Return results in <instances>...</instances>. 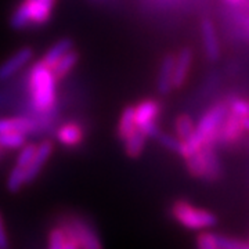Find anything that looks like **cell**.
Here are the masks:
<instances>
[{"label":"cell","instance_id":"obj_1","mask_svg":"<svg viewBox=\"0 0 249 249\" xmlns=\"http://www.w3.org/2000/svg\"><path fill=\"white\" fill-rule=\"evenodd\" d=\"M55 83L53 70L42 60L36 62L29 75V93L37 112H49L54 108L57 98Z\"/></svg>","mask_w":249,"mask_h":249},{"label":"cell","instance_id":"obj_2","mask_svg":"<svg viewBox=\"0 0 249 249\" xmlns=\"http://www.w3.org/2000/svg\"><path fill=\"white\" fill-rule=\"evenodd\" d=\"M173 219L187 230L205 231L217 224V216L202 208H196L184 199H178L170 208Z\"/></svg>","mask_w":249,"mask_h":249},{"label":"cell","instance_id":"obj_3","mask_svg":"<svg viewBox=\"0 0 249 249\" xmlns=\"http://www.w3.org/2000/svg\"><path fill=\"white\" fill-rule=\"evenodd\" d=\"M53 7L54 0H24L11 16L10 25L14 29L43 25L52 17Z\"/></svg>","mask_w":249,"mask_h":249},{"label":"cell","instance_id":"obj_4","mask_svg":"<svg viewBox=\"0 0 249 249\" xmlns=\"http://www.w3.org/2000/svg\"><path fill=\"white\" fill-rule=\"evenodd\" d=\"M184 160L188 172L196 178L216 180L220 175V163L212 147H204Z\"/></svg>","mask_w":249,"mask_h":249},{"label":"cell","instance_id":"obj_5","mask_svg":"<svg viewBox=\"0 0 249 249\" xmlns=\"http://www.w3.org/2000/svg\"><path fill=\"white\" fill-rule=\"evenodd\" d=\"M160 112V106L157 100L147 98L140 101L134 107V119H136V126L137 129L148 137L157 139L160 134V129L155 124L157 118Z\"/></svg>","mask_w":249,"mask_h":249},{"label":"cell","instance_id":"obj_6","mask_svg":"<svg viewBox=\"0 0 249 249\" xmlns=\"http://www.w3.org/2000/svg\"><path fill=\"white\" fill-rule=\"evenodd\" d=\"M65 234L75 241L79 249H103V244L98 238L96 230L89 223L79 217H73L62 227Z\"/></svg>","mask_w":249,"mask_h":249},{"label":"cell","instance_id":"obj_7","mask_svg":"<svg viewBox=\"0 0 249 249\" xmlns=\"http://www.w3.org/2000/svg\"><path fill=\"white\" fill-rule=\"evenodd\" d=\"M34 58L32 47H22L0 65V82L10 79Z\"/></svg>","mask_w":249,"mask_h":249},{"label":"cell","instance_id":"obj_8","mask_svg":"<svg viewBox=\"0 0 249 249\" xmlns=\"http://www.w3.org/2000/svg\"><path fill=\"white\" fill-rule=\"evenodd\" d=\"M54 145L50 140H45L43 142H40L36 147V152L34 155V160L29 163L27 169H25V184H29L35 180L39 173L42 172V168L46 165V162L49 160V158L53 154Z\"/></svg>","mask_w":249,"mask_h":249},{"label":"cell","instance_id":"obj_9","mask_svg":"<svg viewBox=\"0 0 249 249\" xmlns=\"http://www.w3.org/2000/svg\"><path fill=\"white\" fill-rule=\"evenodd\" d=\"M193 64V52L191 49L184 47L175 58L173 67V89H180L186 83L188 72Z\"/></svg>","mask_w":249,"mask_h":249},{"label":"cell","instance_id":"obj_10","mask_svg":"<svg viewBox=\"0 0 249 249\" xmlns=\"http://www.w3.org/2000/svg\"><path fill=\"white\" fill-rule=\"evenodd\" d=\"M201 32H202V39H204L205 54L208 60L217 61L220 57V46H219V39H217L213 22L211 19H204L201 24Z\"/></svg>","mask_w":249,"mask_h":249},{"label":"cell","instance_id":"obj_11","mask_svg":"<svg viewBox=\"0 0 249 249\" xmlns=\"http://www.w3.org/2000/svg\"><path fill=\"white\" fill-rule=\"evenodd\" d=\"M55 137L65 147H76L85 140V130L82 124L76 122H68V124H62L57 130Z\"/></svg>","mask_w":249,"mask_h":249},{"label":"cell","instance_id":"obj_12","mask_svg":"<svg viewBox=\"0 0 249 249\" xmlns=\"http://www.w3.org/2000/svg\"><path fill=\"white\" fill-rule=\"evenodd\" d=\"M244 133V127H242V122H241L240 116L234 115L230 111L227 112V115L223 121L222 127H220V133L219 137L223 142L232 144V142H238Z\"/></svg>","mask_w":249,"mask_h":249},{"label":"cell","instance_id":"obj_13","mask_svg":"<svg viewBox=\"0 0 249 249\" xmlns=\"http://www.w3.org/2000/svg\"><path fill=\"white\" fill-rule=\"evenodd\" d=\"M36 129V122L27 116L3 118L0 119V133H32Z\"/></svg>","mask_w":249,"mask_h":249},{"label":"cell","instance_id":"obj_14","mask_svg":"<svg viewBox=\"0 0 249 249\" xmlns=\"http://www.w3.org/2000/svg\"><path fill=\"white\" fill-rule=\"evenodd\" d=\"M175 54H168L160 64V75L157 80V89L158 93L165 96L169 94L170 90L173 89V67H175Z\"/></svg>","mask_w":249,"mask_h":249},{"label":"cell","instance_id":"obj_15","mask_svg":"<svg viewBox=\"0 0 249 249\" xmlns=\"http://www.w3.org/2000/svg\"><path fill=\"white\" fill-rule=\"evenodd\" d=\"M79 61V54L76 53L73 49L70 50L68 53H65L62 55L61 58L58 60V61L54 64L53 67H52V70H53L54 76H55V79L57 80H61L64 79L70 72L75 68V65L78 64Z\"/></svg>","mask_w":249,"mask_h":249},{"label":"cell","instance_id":"obj_16","mask_svg":"<svg viewBox=\"0 0 249 249\" xmlns=\"http://www.w3.org/2000/svg\"><path fill=\"white\" fill-rule=\"evenodd\" d=\"M137 130L136 126V119H134V107L133 106H127L122 111L121 118H119V124H118V136L121 140L129 139L132 134Z\"/></svg>","mask_w":249,"mask_h":249},{"label":"cell","instance_id":"obj_17","mask_svg":"<svg viewBox=\"0 0 249 249\" xmlns=\"http://www.w3.org/2000/svg\"><path fill=\"white\" fill-rule=\"evenodd\" d=\"M72 49H73V42H72L71 39H68V37L61 39V40H58L55 45H53L49 49V52L45 54V57L42 58V61L45 62V64H47V65L52 68L54 64L58 61L64 54L68 53Z\"/></svg>","mask_w":249,"mask_h":249},{"label":"cell","instance_id":"obj_18","mask_svg":"<svg viewBox=\"0 0 249 249\" xmlns=\"http://www.w3.org/2000/svg\"><path fill=\"white\" fill-rule=\"evenodd\" d=\"M147 136L139 129L129 139L124 140V152L129 158H139L144 151Z\"/></svg>","mask_w":249,"mask_h":249},{"label":"cell","instance_id":"obj_19","mask_svg":"<svg viewBox=\"0 0 249 249\" xmlns=\"http://www.w3.org/2000/svg\"><path fill=\"white\" fill-rule=\"evenodd\" d=\"M27 144V137L22 133H0V147L3 150H21Z\"/></svg>","mask_w":249,"mask_h":249},{"label":"cell","instance_id":"obj_20","mask_svg":"<svg viewBox=\"0 0 249 249\" xmlns=\"http://www.w3.org/2000/svg\"><path fill=\"white\" fill-rule=\"evenodd\" d=\"M175 129H176V136L180 142L187 140L196 130V124L193 119L188 115H180L175 121Z\"/></svg>","mask_w":249,"mask_h":249},{"label":"cell","instance_id":"obj_21","mask_svg":"<svg viewBox=\"0 0 249 249\" xmlns=\"http://www.w3.org/2000/svg\"><path fill=\"white\" fill-rule=\"evenodd\" d=\"M22 186H25V169L16 165L7 178V190L10 193H18Z\"/></svg>","mask_w":249,"mask_h":249},{"label":"cell","instance_id":"obj_22","mask_svg":"<svg viewBox=\"0 0 249 249\" xmlns=\"http://www.w3.org/2000/svg\"><path fill=\"white\" fill-rule=\"evenodd\" d=\"M36 147H37V145H35V144H25V145L21 148L19 154H18L16 165L19 166V168H22V169H27L28 166H29V163L34 160V155H35L36 152Z\"/></svg>","mask_w":249,"mask_h":249},{"label":"cell","instance_id":"obj_23","mask_svg":"<svg viewBox=\"0 0 249 249\" xmlns=\"http://www.w3.org/2000/svg\"><path fill=\"white\" fill-rule=\"evenodd\" d=\"M65 231L62 227H54L49 234V249H64Z\"/></svg>","mask_w":249,"mask_h":249},{"label":"cell","instance_id":"obj_24","mask_svg":"<svg viewBox=\"0 0 249 249\" xmlns=\"http://www.w3.org/2000/svg\"><path fill=\"white\" fill-rule=\"evenodd\" d=\"M196 248L198 249H220L217 242H216V237L213 232L204 231L201 232L196 238Z\"/></svg>","mask_w":249,"mask_h":249},{"label":"cell","instance_id":"obj_25","mask_svg":"<svg viewBox=\"0 0 249 249\" xmlns=\"http://www.w3.org/2000/svg\"><path fill=\"white\" fill-rule=\"evenodd\" d=\"M157 140L160 142V145H163L166 150H170V151H178V144H180V140H178V137H173V136H170V134H165V133H160L157 136Z\"/></svg>","mask_w":249,"mask_h":249},{"label":"cell","instance_id":"obj_26","mask_svg":"<svg viewBox=\"0 0 249 249\" xmlns=\"http://www.w3.org/2000/svg\"><path fill=\"white\" fill-rule=\"evenodd\" d=\"M0 249H9V238L6 232V224L0 212Z\"/></svg>","mask_w":249,"mask_h":249},{"label":"cell","instance_id":"obj_27","mask_svg":"<svg viewBox=\"0 0 249 249\" xmlns=\"http://www.w3.org/2000/svg\"><path fill=\"white\" fill-rule=\"evenodd\" d=\"M64 249H79L78 245L75 244V241L70 238L67 234H65V244H64Z\"/></svg>","mask_w":249,"mask_h":249},{"label":"cell","instance_id":"obj_28","mask_svg":"<svg viewBox=\"0 0 249 249\" xmlns=\"http://www.w3.org/2000/svg\"><path fill=\"white\" fill-rule=\"evenodd\" d=\"M242 28L245 29V32L249 36V16H245V18H242Z\"/></svg>","mask_w":249,"mask_h":249},{"label":"cell","instance_id":"obj_29","mask_svg":"<svg viewBox=\"0 0 249 249\" xmlns=\"http://www.w3.org/2000/svg\"><path fill=\"white\" fill-rule=\"evenodd\" d=\"M241 122H242V127H244V130H248L249 132V116L241 118Z\"/></svg>","mask_w":249,"mask_h":249},{"label":"cell","instance_id":"obj_30","mask_svg":"<svg viewBox=\"0 0 249 249\" xmlns=\"http://www.w3.org/2000/svg\"><path fill=\"white\" fill-rule=\"evenodd\" d=\"M226 1H227L229 4H231V6H237V4H240L242 0H226Z\"/></svg>","mask_w":249,"mask_h":249},{"label":"cell","instance_id":"obj_31","mask_svg":"<svg viewBox=\"0 0 249 249\" xmlns=\"http://www.w3.org/2000/svg\"><path fill=\"white\" fill-rule=\"evenodd\" d=\"M3 152H4V150H3V148L0 147V158H1V155H3Z\"/></svg>","mask_w":249,"mask_h":249},{"label":"cell","instance_id":"obj_32","mask_svg":"<svg viewBox=\"0 0 249 249\" xmlns=\"http://www.w3.org/2000/svg\"><path fill=\"white\" fill-rule=\"evenodd\" d=\"M248 116H249V114H248Z\"/></svg>","mask_w":249,"mask_h":249}]
</instances>
